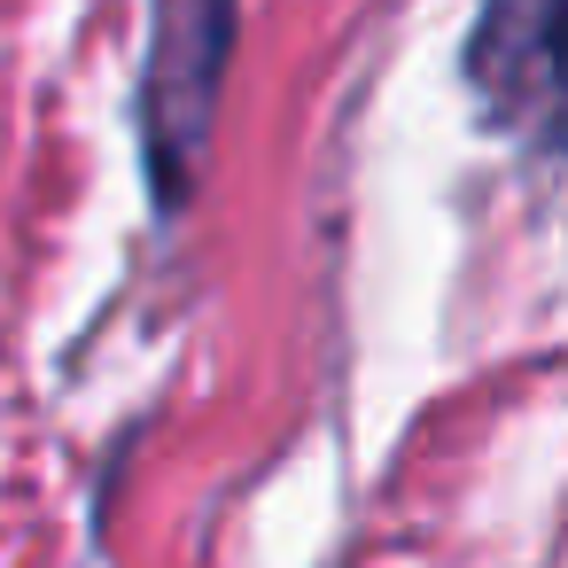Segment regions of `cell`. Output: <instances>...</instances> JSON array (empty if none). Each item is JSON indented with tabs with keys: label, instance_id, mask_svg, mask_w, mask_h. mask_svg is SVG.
Instances as JSON below:
<instances>
[{
	"label": "cell",
	"instance_id": "cell-1",
	"mask_svg": "<svg viewBox=\"0 0 568 568\" xmlns=\"http://www.w3.org/2000/svg\"><path fill=\"white\" fill-rule=\"evenodd\" d=\"M242 0H149V63H141V156H149V195L172 219L195 187L226 55H234Z\"/></svg>",
	"mask_w": 568,
	"mask_h": 568
},
{
	"label": "cell",
	"instance_id": "cell-2",
	"mask_svg": "<svg viewBox=\"0 0 568 568\" xmlns=\"http://www.w3.org/2000/svg\"><path fill=\"white\" fill-rule=\"evenodd\" d=\"M552 9L560 0H483L467 40V87L506 141H552Z\"/></svg>",
	"mask_w": 568,
	"mask_h": 568
}]
</instances>
